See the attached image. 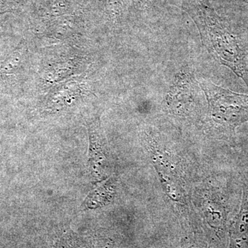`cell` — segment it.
I'll return each mask as SVG.
<instances>
[{
	"instance_id": "cell-3",
	"label": "cell",
	"mask_w": 248,
	"mask_h": 248,
	"mask_svg": "<svg viewBox=\"0 0 248 248\" xmlns=\"http://www.w3.org/2000/svg\"><path fill=\"white\" fill-rule=\"evenodd\" d=\"M230 248H248V211H242L232 227Z\"/></svg>"
},
{
	"instance_id": "cell-4",
	"label": "cell",
	"mask_w": 248,
	"mask_h": 248,
	"mask_svg": "<svg viewBox=\"0 0 248 248\" xmlns=\"http://www.w3.org/2000/svg\"><path fill=\"white\" fill-rule=\"evenodd\" d=\"M241 1H244V2L248 3V0H241Z\"/></svg>"
},
{
	"instance_id": "cell-2",
	"label": "cell",
	"mask_w": 248,
	"mask_h": 248,
	"mask_svg": "<svg viewBox=\"0 0 248 248\" xmlns=\"http://www.w3.org/2000/svg\"><path fill=\"white\" fill-rule=\"evenodd\" d=\"M212 115L219 123L234 128L248 120V95L203 81L200 83Z\"/></svg>"
},
{
	"instance_id": "cell-1",
	"label": "cell",
	"mask_w": 248,
	"mask_h": 248,
	"mask_svg": "<svg viewBox=\"0 0 248 248\" xmlns=\"http://www.w3.org/2000/svg\"><path fill=\"white\" fill-rule=\"evenodd\" d=\"M186 11L192 18L209 53L222 65L244 80L246 55L239 39L211 8L200 1L187 3Z\"/></svg>"
}]
</instances>
